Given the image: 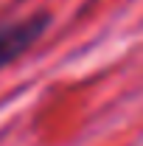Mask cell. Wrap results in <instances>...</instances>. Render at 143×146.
<instances>
[{"instance_id":"obj_1","label":"cell","mask_w":143,"mask_h":146,"mask_svg":"<svg viewBox=\"0 0 143 146\" xmlns=\"http://www.w3.org/2000/svg\"><path fill=\"white\" fill-rule=\"evenodd\" d=\"M48 25H51V14H45V11L3 25L0 28V70L9 68L11 62H17L20 56L48 31Z\"/></svg>"}]
</instances>
